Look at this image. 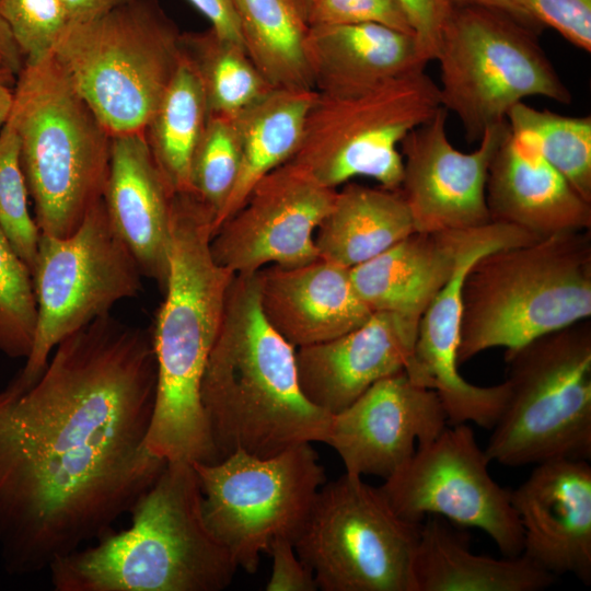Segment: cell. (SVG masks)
<instances>
[{
  "instance_id": "484cf974",
  "label": "cell",
  "mask_w": 591,
  "mask_h": 591,
  "mask_svg": "<svg viewBox=\"0 0 591 591\" xmlns=\"http://www.w3.org/2000/svg\"><path fill=\"white\" fill-rule=\"evenodd\" d=\"M414 591H538L555 576L524 555L494 558L471 551L470 536L439 515L420 524L413 561Z\"/></svg>"
},
{
  "instance_id": "2e32d148",
  "label": "cell",
  "mask_w": 591,
  "mask_h": 591,
  "mask_svg": "<svg viewBox=\"0 0 591 591\" xmlns=\"http://www.w3.org/2000/svg\"><path fill=\"white\" fill-rule=\"evenodd\" d=\"M448 114L440 106L399 144V190L418 232L465 230L491 221L486 202L487 175L508 123L487 129L474 151L462 152L449 140Z\"/></svg>"
},
{
  "instance_id": "4316f807",
  "label": "cell",
  "mask_w": 591,
  "mask_h": 591,
  "mask_svg": "<svg viewBox=\"0 0 591 591\" xmlns=\"http://www.w3.org/2000/svg\"><path fill=\"white\" fill-rule=\"evenodd\" d=\"M415 232L399 189L348 183L314 235L320 258L352 268Z\"/></svg>"
},
{
  "instance_id": "ffe728a7",
  "label": "cell",
  "mask_w": 591,
  "mask_h": 591,
  "mask_svg": "<svg viewBox=\"0 0 591 591\" xmlns=\"http://www.w3.org/2000/svg\"><path fill=\"white\" fill-rule=\"evenodd\" d=\"M419 321L393 312H372L357 328L331 340L299 347L300 387L316 407L334 415L375 382L405 371Z\"/></svg>"
},
{
  "instance_id": "d4e9b609",
  "label": "cell",
  "mask_w": 591,
  "mask_h": 591,
  "mask_svg": "<svg viewBox=\"0 0 591 591\" xmlns=\"http://www.w3.org/2000/svg\"><path fill=\"white\" fill-rule=\"evenodd\" d=\"M306 54L316 92H347L425 69L415 35L378 23L309 27Z\"/></svg>"
},
{
  "instance_id": "5b68a950",
  "label": "cell",
  "mask_w": 591,
  "mask_h": 591,
  "mask_svg": "<svg viewBox=\"0 0 591 591\" xmlns=\"http://www.w3.org/2000/svg\"><path fill=\"white\" fill-rule=\"evenodd\" d=\"M459 366L591 316L590 230L505 246L477 258L461 289Z\"/></svg>"
},
{
  "instance_id": "8fae6325",
  "label": "cell",
  "mask_w": 591,
  "mask_h": 591,
  "mask_svg": "<svg viewBox=\"0 0 591 591\" xmlns=\"http://www.w3.org/2000/svg\"><path fill=\"white\" fill-rule=\"evenodd\" d=\"M205 521L236 567L253 573L273 542L301 535L325 471L311 443L271 456L236 451L216 463H192Z\"/></svg>"
},
{
  "instance_id": "44dd1931",
  "label": "cell",
  "mask_w": 591,
  "mask_h": 591,
  "mask_svg": "<svg viewBox=\"0 0 591 591\" xmlns=\"http://www.w3.org/2000/svg\"><path fill=\"white\" fill-rule=\"evenodd\" d=\"M505 246L511 245L489 242L472 250L432 299L418 323L413 355L405 372L414 382L436 391L445 410L448 425L471 421L491 429L508 396L506 381L493 386L472 384L461 375L457 363L464 276L477 258Z\"/></svg>"
},
{
  "instance_id": "ee69618b",
  "label": "cell",
  "mask_w": 591,
  "mask_h": 591,
  "mask_svg": "<svg viewBox=\"0 0 591 591\" xmlns=\"http://www.w3.org/2000/svg\"><path fill=\"white\" fill-rule=\"evenodd\" d=\"M0 56L18 77L24 67V58L14 42V38L0 14Z\"/></svg>"
},
{
  "instance_id": "7402d4cb",
  "label": "cell",
  "mask_w": 591,
  "mask_h": 591,
  "mask_svg": "<svg viewBox=\"0 0 591 591\" xmlns=\"http://www.w3.org/2000/svg\"><path fill=\"white\" fill-rule=\"evenodd\" d=\"M259 303L274 329L294 348L331 340L372 314L357 294L349 268L317 258L257 271Z\"/></svg>"
},
{
  "instance_id": "f1b7e54d",
  "label": "cell",
  "mask_w": 591,
  "mask_h": 591,
  "mask_svg": "<svg viewBox=\"0 0 591 591\" xmlns=\"http://www.w3.org/2000/svg\"><path fill=\"white\" fill-rule=\"evenodd\" d=\"M244 48L273 89L314 90L296 0H232ZM315 91V90H314Z\"/></svg>"
},
{
  "instance_id": "4dcf8cb0",
  "label": "cell",
  "mask_w": 591,
  "mask_h": 591,
  "mask_svg": "<svg viewBox=\"0 0 591 591\" xmlns=\"http://www.w3.org/2000/svg\"><path fill=\"white\" fill-rule=\"evenodd\" d=\"M181 47L201 83L209 116L234 117L273 89L244 46L211 27L182 33Z\"/></svg>"
},
{
  "instance_id": "4fadbf2b",
  "label": "cell",
  "mask_w": 591,
  "mask_h": 591,
  "mask_svg": "<svg viewBox=\"0 0 591 591\" xmlns=\"http://www.w3.org/2000/svg\"><path fill=\"white\" fill-rule=\"evenodd\" d=\"M142 274L115 231L103 199L67 236L40 233L32 270L37 317L34 341L16 375L34 383L55 347L141 290Z\"/></svg>"
},
{
  "instance_id": "83f0119b",
  "label": "cell",
  "mask_w": 591,
  "mask_h": 591,
  "mask_svg": "<svg viewBox=\"0 0 591 591\" xmlns=\"http://www.w3.org/2000/svg\"><path fill=\"white\" fill-rule=\"evenodd\" d=\"M315 94L314 90L271 89L234 116L241 149L240 171L215 232L244 204L259 179L292 158Z\"/></svg>"
},
{
  "instance_id": "836d02e7",
  "label": "cell",
  "mask_w": 591,
  "mask_h": 591,
  "mask_svg": "<svg viewBox=\"0 0 591 591\" xmlns=\"http://www.w3.org/2000/svg\"><path fill=\"white\" fill-rule=\"evenodd\" d=\"M32 274L0 228V351L26 359L36 328Z\"/></svg>"
},
{
  "instance_id": "60d3db41",
  "label": "cell",
  "mask_w": 591,
  "mask_h": 591,
  "mask_svg": "<svg viewBox=\"0 0 591 591\" xmlns=\"http://www.w3.org/2000/svg\"><path fill=\"white\" fill-rule=\"evenodd\" d=\"M188 1L210 22V27L219 36L243 45L232 0Z\"/></svg>"
},
{
  "instance_id": "277c9868",
  "label": "cell",
  "mask_w": 591,
  "mask_h": 591,
  "mask_svg": "<svg viewBox=\"0 0 591 591\" xmlns=\"http://www.w3.org/2000/svg\"><path fill=\"white\" fill-rule=\"evenodd\" d=\"M128 529L54 560L56 591H220L237 569L209 530L189 462H167L129 512Z\"/></svg>"
},
{
  "instance_id": "f546056e",
  "label": "cell",
  "mask_w": 591,
  "mask_h": 591,
  "mask_svg": "<svg viewBox=\"0 0 591 591\" xmlns=\"http://www.w3.org/2000/svg\"><path fill=\"white\" fill-rule=\"evenodd\" d=\"M201 83L183 56L144 137L151 155L173 194L189 193L193 155L208 120Z\"/></svg>"
},
{
  "instance_id": "52a82bcc",
  "label": "cell",
  "mask_w": 591,
  "mask_h": 591,
  "mask_svg": "<svg viewBox=\"0 0 591 591\" xmlns=\"http://www.w3.org/2000/svg\"><path fill=\"white\" fill-rule=\"evenodd\" d=\"M181 37L158 0H126L69 23L53 55L112 137L143 134L181 62Z\"/></svg>"
},
{
  "instance_id": "ab89813d",
  "label": "cell",
  "mask_w": 591,
  "mask_h": 591,
  "mask_svg": "<svg viewBox=\"0 0 591 591\" xmlns=\"http://www.w3.org/2000/svg\"><path fill=\"white\" fill-rule=\"evenodd\" d=\"M268 554L273 558V571L266 586L267 591H315L317 589L313 572L299 558L291 541L275 540Z\"/></svg>"
},
{
  "instance_id": "8d00e7d4",
  "label": "cell",
  "mask_w": 591,
  "mask_h": 591,
  "mask_svg": "<svg viewBox=\"0 0 591 591\" xmlns=\"http://www.w3.org/2000/svg\"><path fill=\"white\" fill-rule=\"evenodd\" d=\"M305 21L309 27L378 23L414 35L399 0H314Z\"/></svg>"
},
{
  "instance_id": "ac0fdd59",
  "label": "cell",
  "mask_w": 591,
  "mask_h": 591,
  "mask_svg": "<svg viewBox=\"0 0 591 591\" xmlns=\"http://www.w3.org/2000/svg\"><path fill=\"white\" fill-rule=\"evenodd\" d=\"M502 222L465 230L415 231L373 258L349 269L352 286L371 312H393L420 321L437 293L475 247L537 240Z\"/></svg>"
},
{
  "instance_id": "ba28073f",
  "label": "cell",
  "mask_w": 591,
  "mask_h": 591,
  "mask_svg": "<svg viewBox=\"0 0 591 591\" xmlns=\"http://www.w3.org/2000/svg\"><path fill=\"white\" fill-rule=\"evenodd\" d=\"M508 396L485 449L523 466L591 457V324L581 321L505 351Z\"/></svg>"
},
{
  "instance_id": "f35d334b",
  "label": "cell",
  "mask_w": 591,
  "mask_h": 591,
  "mask_svg": "<svg viewBox=\"0 0 591 591\" xmlns=\"http://www.w3.org/2000/svg\"><path fill=\"white\" fill-rule=\"evenodd\" d=\"M418 47L427 61L436 60L452 7L447 0H399Z\"/></svg>"
},
{
  "instance_id": "f6af8a7d",
  "label": "cell",
  "mask_w": 591,
  "mask_h": 591,
  "mask_svg": "<svg viewBox=\"0 0 591 591\" xmlns=\"http://www.w3.org/2000/svg\"><path fill=\"white\" fill-rule=\"evenodd\" d=\"M13 105V90L0 83V125L8 120Z\"/></svg>"
},
{
  "instance_id": "603a6c76",
  "label": "cell",
  "mask_w": 591,
  "mask_h": 591,
  "mask_svg": "<svg viewBox=\"0 0 591 591\" xmlns=\"http://www.w3.org/2000/svg\"><path fill=\"white\" fill-rule=\"evenodd\" d=\"M173 193L161 175L144 132L112 138L103 202L142 276L164 292L170 271Z\"/></svg>"
},
{
  "instance_id": "3957f363",
  "label": "cell",
  "mask_w": 591,
  "mask_h": 591,
  "mask_svg": "<svg viewBox=\"0 0 591 591\" xmlns=\"http://www.w3.org/2000/svg\"><path fill=\"white\" fill-rule=\"evenodd\" d=\"M213 216L192 193L173 195L170 271L151 328L157 393L146 444L166 462H219L200 383L235 274L210 251Z\"/></svg>"
},
{
  "instance_id": "5bb4252c",
  "label": "cell",
  "mask_w": 591,
  "mask_h": 591,
  "mask_svg": "<svg viewBox=\"0 0 591 591\" xmlns=\"http://www.w3.org/2000/svg\"><path fill=\"white\" fill-rule=\"evenodd\" d=\"M488 459L466 424L448 425L380 486L394 511L421 523L439 515L485 532L503 556L522 553L523 533L511 490L489 474Z\"/></svg>"
},
{
  "instance_id": "d6a6232c",
  "label": "cell",
  "mask_w": 591,
  "mask_h": 591,
  "mask_svg": "<svg viewBox=\"0 0 591 591\" xmlns=\"http://www.w3.org/2000/svg\"><path fill=\"white\" fill-rule=\"evenodd\" d=\"M240 163L241 149L234 117L208 116L190 164L189 193L212 213L213 230L234 188Z\"/></svg>"
},
{
  "instance_id": "30bf717a",
  "label": "cell",
  "mask_w": 591,
  "mask_h": 591,
  "mask_svg": "<svg viewBox=\"0 0 591 591\" xmlns=\"http://www.w3.org/2000/svg\"><path fill=\"white\" fill-rule=\"evenodd\" d=\"M440 106L438 84L424 70L361 90L316 92L288 162L327 188L366 176L399 189L398 146Z\"/></svg>"
},
{
  "instance_id": "cb8c5ba5",
  "label": "cell",
  "mask_w": 591,
  "mask_h": 591,
  "mask_svg": "<svg viewBox=\"0 0 591 591\" xmlns=\"http://www.w3.org/2000/svg\"><path fill=\"white\" fill-rule=\"evenodd\" d=\"M486 202L491 221L540 239L591 228V202L509 125L489 165Z\"/></svg>"
},
{
  "instance_id": "9a60e30c",
  "label": "cell",
  "mask_w": 591,
  "mask_h": 591,
  "mask_svg": "<svg viewBox=\"0 0 591 591\" xmlns=\"http://www.w3.org/2000/svg\"><path fill=\"white\" fill-rule=\"evenodd\" d=\"M336 190L290 162L276 167L216 230L210 241L215 262L236 275L267 265L294 267L316 260L314 235Z\"/></svg>"
},
{
  "instance_id": "7a4b0ae2",
  "label": "cell",
  "mask_w": 591,
  "mask_h": 591,
  "mask_svg": "<svg viewBox=\"0 0 591 591\" xmlns=\"http://www.w3.org/2000/svg\"><path fill=\"white\" fill-rule=\"evenodd\" d=\"M296 350L263 314L257 271L236 274L200 383L219 461L236 451L265 457L324 442L332 415L303 394Z\"/></svg>"
},
{
  "instance_id": "6da1fadb",
  "label": "cell",
  "mask_w": 591,
  "mask_h": 591,
  "mask_svg": "<svg viewBox=\"0 0 591 591\" xmlns=\"http://www.w3.org/2000/svg\"><path fill=\"white\" fill-rule=\"evenodd\" d=\"M150 329L109 313L63 338L39 378L0 391V559L48 569L129 513L166 465L146 440L157 393Z\"/></svg>"
},
{
  "instance_id": "8992f818",
  "label": "cell",
  "mask_w": 591,
  "mask_h": 591,
  "mask_svg": "<svg viewBox=\"0 0 591 591\" xmlns=\"http://www.w3.org/2000/svg\"><path fill=\"white\" fill-rule=\"evenodd\" d=\"M40 233L67 236L103 199L112 136L53 54L24 63L8 120Z\"/></svg>"
},
{
  "instance_id": "d6986e66",
  "label": "cell",
  "mask_w": 591,
  "mask_h": 591,
  "mask_svg": "<svg viewBox=\"0 0 591 591\" xmlns=\"http://www.w3.org/2000/svg\"><path fill=\"white\" fill-rule=\"evenodd\" d=\"M523 533L522 555L553 576L591 582V466L587 460L535 464L511 490Z\"/></svg>"
},
{
  "instance_id": "1f68e13d",
  "label": "cell",
  "mask_w": 591,
  "mask_h": 591,
  "mask_svg": "<svg viewBox=\"0 0 591 591\" xmlns=\"http://www.w3.org/2000/svg\"><path fill=\"white\" fill-rule=\"evenodd\" d=\"M507 123L512 132L532 143L572 188L591 202L590 116H565L521 102L510 109Z\"/></svg>"
},
{
  "instance_id": "b9f144b4",
  "label": "cell",
  "mask_w": 591,
  "mask_h": 591,
  "mask_svg": "<svg viewBox=\"0 0 591 591\" xmlns=\"http://www.w3.org/2000/svg\"><path fill=\"white\" fill-rule=\"evenodd\" d=\"M454 7H482L500 11L536 33L543 27L533 16L528 0H447Z\"/></svg>"
},
{
  "instance_id": "e0dca14e",
  "label": "cell",
  "mask_w": 591,
  "mask_h": 591,
  "mask_svg": "<svg viewBox=\"0 0 591 591\" xmlns=\"http://www.w3.org/2000/svg\"><path fill=\"white\" fill-rule=\"evenodd\" d=\"M447 426L436 391L401 371L332 415L324 442L338 453L346 473L385 480Z\"/></svg>"
},
{
  "instance_id": "7bdbcfd3",
  "label": "cell",
  "mask_w": 591,
  "mask_h": 591,
  "mask_svg": "<svg viewBox=\"0 0 591 591\" xmlns=\"http://www.w3.org/2000/svg\"><path fill=\"white\" fill-rule=\"evenodd\" d=\"M70 23L86 22L113 10L126 0H59Z\"/></svg>"
},
{
  "instance_id": "9c48e42d",
  "label": "cell",
  "mask_w": 591,
  "mask_h": 591,
  "mask_svg": "<svg viewBox=\"0 0 591 591\" xmlns=\"http://www.w3.org/2000/svg\"><path fill=\"white\" fill-rule=\"evenodd\" d=\"M536 34L500 11L452 8L436 57L438 88L441 106L456 115L467 141H479L526 97L571 102Z\"/></svg>"
},
{
  "instance_id": "e575fe53",
  "label": "cell",
  "mask_w": 591,
  "mask_h": 591,
  "mask_svg": "<svg viewBox=\"0 0 591 591\" xmlns=\"http://www.w3.org/2000/svg\"><path fill=\"white\" fill-rule=\"evenodd\" d=\"M27 196L19 137L5 121L0 131V228L32 274L40 232L28 211Z\"/></svg>"
},
{
  "instance_id": "bcb514c9",
  "label": "cell",
  "mask_w": 591,
  "mask_h": 591,
  "mask_svg": "<svg viewBox=\"0 0 591 591\" xmlns=\"http://www.w3.org/2000/svg\"><path fill=\"white\" fill-rule=\"evenodd\" d=\"M16 76L11 71L7 66L2 57L0 56V83L11 86L12 83H15Z\"/></svg>"
},
{
  "instance_id": "74e56055",
  "label": "cell",
  "mask_w": 591,
  "mask_h": 591,
  "mask_svg": "<svg viewBox=\"0 0 591 591\" xmlns=\"http://www.w3.org/2000/svg\"><path fill=\"white\" fill-rule=\"evenodd\" d=\"M535 20L556 30L586 51L591 50V0H528Z\"/></svg>"
},
{
  "instance_id": "7dc6e473",
  "label": "cell",
  "mask_w": 591,
  "mask_h": 591,
  "mask_svg": "<svg viewBox=\"0 0 591 591\" xmlns=\"http://www.w3.org/2000/svg\"><path fill=\"white\" fill-rule=\"evenodd\" d=\"M314 0H296L297 4L299 5L302 14L304 15V19H305V13L309 9V7L311 5V3L313 2Z\"/></svg>"
},
{
  "instance_id": "d590c367",
  "label": "cell",
  "mask_w": 591,
  "mask_h": 591,
  "mask_svg": "<svg viewBox=\"0 0 591 591\" xmlns=\"http://www.w3.org/2000/svg\"><path fill=\"white\" fill-rule=\"evenodd\" d=\"M0 14L24 63L38 62L53 54L70 23L59 0H0Z\"/></svg>"
},
{
  "instance_id": "7c38bea8",
  "label": "cell",
  "mask_w": 591,
  "mask_h": 591,
  "mask_svg": "<svg viewBox=\"0 0 591 591\" xmlns=\"http://www.w3.org/2000/svg\"><path fill=\"white\" fill-rule=\"evenodd\" d=\"M420 524L401 518L380 487L345 473L320 489L294 549L323 591H414Z\"/></svg>"
}]
</instances>
